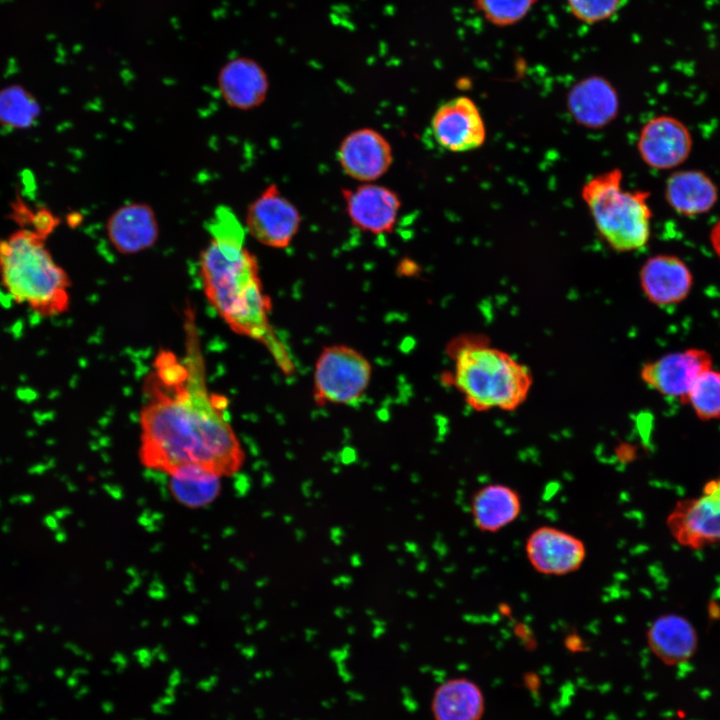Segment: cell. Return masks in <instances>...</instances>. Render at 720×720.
Returning <instances> with one entry per match:
<instances>
[{
  "instance_id": "6",
  "label": "cell",
  "mask_w": 720,
  "mask_h": 720,
  "mask_svg": "<svg viewBox=\"0 0 720 720\" xmlns=\"http://www.w3.org/2000/svg\"><path fill=\"white\" fill-rule=\"evenodd\" d=\"M371 376V364L361 352L347 345H330L315 362L314 400L319 405H352L365 395Z\"/></svg>"
},
{
  "instance_id": "27",
  "label": "cell",
  "mask_w": 720,
  "mask_h": 720,
  "mask_svg": "<svg viewBox=\"0 0 720 720\" xmlns=\"http://www.w3.org/2000/svg\"><path fill=\"white\" fill-rule=\"evenodd\" d=\"M569 14L577 21L595 25L613 18L625 0H564Z\"/></svg>"
},
{
  "instance_id": "5",
  "label": "cell",
  "mask_w": 720,
  "mask_h": 720,
  "mask_svg": "<svg viewBox=\"0 0 720 720\" xmlns=\"http://www.w3.org/2000/svg\"><path fill=\"white\" fill-rule=\"evenodd\" d=\"M621 182V171L613 169L591 178L581 194L601 237L612 249L630 252L647 244L652 213L649 192L623 190Z\"/></svg>"
},
{
  "instance_id": "18",
  "label": "cell",
  "mask_w": 720,
  "mask_h": 720,
  "mask_svg": "<svg viewBox=\"0 0 720 720\" xmlns=\"http://www.w3.org/2000/svg\"><path fill=\"white\" fill-rule=\"evenodd\" d=\"M217 85L225 103L238 110H250L262 104L269 88L264 69L248 57L226 62L218 73Z\"/></svg>"
},
{
  "instance_id": "17",
  "label": "cell",
  "mask_w": 720,
  "mask_h": 720,
  "mask_svg": "<svg viewBox=\"0 0 720 720\" xmlns=\"http://www.w3.org/2000/svg\"><path fill=\"white\" fill-rule=\"evenodd\" d=\"M646 640L653 655L667 666L689 662L699 644L698 632L692 622L675 613L655 618L647 629Z\"/></svg>"
},
{
  "instance_id": "26",
  "label": "cell",
  "mask_w": 720,
  "mask_h": 720,
  "mask_svg": "<svg viewBox=\"0 0 720 720\" xmlns=\"http://www.w3.org/2000/svg\"><path fill=\"white\" fill-rule=\"evenodd\" d=\"M538 0H474V7L490 25L507 28L522 22Z\"/></svg>"
},
{
  "instance_id": "2",
  "label": "cell",
  "mask_w": 720,
  "mask_h": 720,
  "mask_svg": "<svg viewBox=\"0 0 720 720\" xmlns=\"http://www.w3.org/2000/svg\"><path fill=\"white\" fill-rule=\"evenodd\" d=\"M207 230L209 241L199 259L206 297L233 331L265 345L286 370L290 362L269 323L271 302L257 261L245 246V227L231 208L219 206Z\"/></svg>"
},
{
  "instance_id": "8",
  "label": "cell",
  "mask_w": 720,
  "mask_h": 720,
  "mask_svg": "<svg viewBox=\"0 0 720 720\" xmlns=\"http://www.w3.org/2000/svg\"><path fill=\"white\" fill-rule=\"evenodd\" d=\"M713 367L712 356L700 348H689L665 354L643 365L640 377L663 396L683 403L696 380Z\"/></svg>"
},
{
  "instance_id": "25",
  "label": "cell",
  "mask_w": 720,
  "mask_h": 720,
  "mask_svg": "<svg viewBox=\"0 0 720 720\" xmlns=\"http://www.w3.org/2000/svg\"><path fill=\"white\" fill-rule=\"evenodd\" d=\"M704 421L720 419V371L710 368L695 382L685 400Z\"/></svg>"
},
{
  "instance_id": "10",
  "label": "cell",
  "mask_w": 720,
  "mask_h": 720,
  "mask_svg": "<svg viewBox=\"0 0 720 720\" xmlns=\"http://www.w3.org/2000/svg\"><path fill=\"white\" fill-rule=\"evenodd\" d=\"M300 225L297 209L275 185L268 186L247 208L245 230L263 245L287 247Z\"/></svg>"
},
{
  "instance_id": "16",
  "label": "cell",
  "mask_w": 720,
  "mask_h": 720,
  "mask_svg": "<svg viewBox=\"0 0 720 720\" xmlns=\"http://www.w3.org/2000/svg\"><path fill=\"white\" fill-rule=\"evenodd\" d=\"M567 106L577 123L586 128H603L617 115L619 100L615 87L606 78L591 75L577 81L567 95Z\"/></svg>"
},
{
  "instance_id": "19",
  "label": "cell",
  "mask_w": 720,
  "mask_h": 720,
  "mask_svg": "<svg viewBox=\"0 0 720 720\" xmlns=\"http://www.w3.org/2000/svg\"><path fill=\"white\" fill-rule=\"evenodd\" d=\"M349 217L354 225L372 233L392 229L400 202L391 190L379 185H363L346 194Z\"/></svg>"
},
{
  "instance_id": "9",
  "label": "cell",
  "mask_w": 720,
  "mask_h": 720,
  "mask_svg": "<svg viewBox=\"0 0 720 720\" xmlns=\"http://www.w3.org/2000/svg\"><path fill=\"white\" fill-rule=\"evenodd\" d=\"M525 554L531 567L547 576H564L582 567L585 543L574 534L554 526H540L526 539Z\"/></svg>"
},
{
  "instance_id": "14",
  "label": "cell",
  "mask_w": 720,
  "mask_h": 720,
  "mask_svg": "<svg viewBox=\"0 0 720 720\" xmlns=\"http://www.w3.org/2000/svg\"><path fill=\"white\" fill-rule=\"evenodd\" d=\"M639 279L644 295L657 306L682 302L693 286V275L686 263L668 254L648 258L641 267Z\"/></svg>"
},
{
  "instance_id": "13",
  "label": "cell",
  "mask_w": 720,
  "mask_h": 720,
  "mask_svg": "<svg viewBox=\"0 0 720 720\" xmlns=\"http://www.w3.org/2000/svg\"><path fill=\"white\" fill-rule=\"evenodd\" d=\"M105 231L113 248L124 255L151 248L160 233L153 208L144 202H129L115 209L106 221Z\"/></svg>"
},
{
  "instance_id": "4",
  "label": "cell",
  "mask_w": 720,
  "mask_h": 720,
  "mask_svg": "<svg viewBox=\"0 0 720 720\" xmlns=\"http://www.w3.org/2000/svg\"><path fill=\"white\" fill-rule=\"evenodd\" d=\"M453 384L476 411H513L532 386L529 369L510 354L477 338L461 337L449 347Z\"/></svg>"
},
{
  "instance_id": "12",
  "label": "cell",
  "mask_w": 720,
  "mask_h": 720,
  "mask_svg": "<svg viewBox=\"0 0 720 720\" xmlns=\"http://www.w3.org/2000/svg\"><path fill=\"white\" fill-rule=\"evenodd\" d=\"M692 135L679 119L661 115L649 120L641 129L637 147L643 162L656 170L678 167L689 157Z\"/></svg>"
},
{
  "instance_id": "24",
  "label": "cell",
  "mask_w": 720,
  "mask_h": 720,
  "mask_svg": "<svg viewBox=\"0 0 720 720\" xmlns=\"http://www.w3.org/2000/svg\"><path fill=\"white\" fill-rule=\"evenodd\" d=\"M40 105L24 87L11 85L0 89V126L10 130L30 128L38 120Z\"/></svg>"
},
{
  "instance_id": "21",
  "label": "cell",
  "mask_w": 720,
  "mask_h": 720,
  "mask_svg": "<svg viewBox=\"0 0 720 720\" xmlns=\"http://www.w3.org/2000/svg\"><path fill=\"white\" fill-rule=\"evenodd\" d=\"M665 198L678 214L696 216L714 207L718 200V189L704 172L681 170L667 179Z\"/></svg>"
},
{
  "instance_id": "7",
  "label": "cell",
  "mask_w": 720,
  "mask_h": 720,
  "mask_svg": "<svg viewBox=\"0 0 720 720\" xmlns=\"http://www.w3.org/2000/svg\"><path fill=\"white\" fill-rule=\"evenodd\" d=\"M666 527L684 548L720 546V475L707 481L697 496L679 500L666 518Z\"/></svg>"
},
{
  "instance_id": "15",
  "label": "cell",
  "mask_w": 720,
  "mask_h": 720,
  "mask_svg": "<svg viewBox=\"0 0 720 720\" xmlns=\"http://www.w3.org/2000/svg\"><path fill=\"white\" fill-rule=\"evenodd\" d=\"M392 159L389 142L370 128L352 132L338 149V160L344 172L360 181H372L382 176Z\"/></svg>"
},
{
  "instance_id": "22",
  "label": "cell",
  "mask_w": 720,
  "mask_h": 720,
  "mask_svg": "<svg viewBox=\"0 0 720 720\" xmlns=\"http://www.w3.org/2000/svg\"><path fill=\"white\" fill-rule=\"evenodd\" d=\"M431 707L435 720H481L485 701L477 684L456 678L437 688Z\"/></svg>"
},
{
  "instance_id": "3",
  "label": "cell",
  "mask_w": 720,
  "mask_h": 720,
  "mask_svg": "<svg viewBox=\"0 0 720 720\" xmlns=\"http://www.w3.org/2000/svg\"><path fill=\"white\" fill-rule=\"evenodd\" d=\"M47 238L24 225L0 238L1 287L42 318L59 316L70 306V277L48 249Z\"/></svg>"
},
{
  "instance_id": "1",
  "label": "cell",
  "mask_w": 720,
  "mask_h": 720,
  "mask_svg": "<svg viewBox=\"0 0 720 720\" xmlns=\"http://www.w3.org/2000/svg\"><path fill=\"white\" fill-rule=\"evenodd\" d=\"M185 354L161 351L144 383L141 463L169 474L197 466L225 477L244 462L240 441L216 396L208 391L193 308L184 311Z\"/></svg>"
},
{
  "instance_id": "11",
  "label": "cell",
  "mask_w": 720,
  "mask_h": 720,
  "mask_svg": "<svg viewBox=\"0 0 720 720\" xmlns=\"http://www.w3.org/2000/svg\"><path fill=\"white\" fill-rule=\"evenodd\" d=\"M435 141L451 152L479 148L485 141L486 129L479 109L466 96L452 98L435 111L431 119Z\"/></svg>"
},
{
  "instance_id": "23",
  "label": "cell",
  "mask_w": 720,
  "mask_h": 720,
  "mask_svg": "<svg viewBox=\"0 0 720 720\" xmlns=\"http://www.w3.org/2000/svg\"><path fill=\"white\" fill-rule=\"evenodd\" d=\"M168 488L177 503L202 508L213 503L220 493L222 476L210 470L186 466L169 474Z\"/></svg>"
},
{
  "instance_id": "28",
  "label": "cell",
  "mask_w": 720,
  "mask_h": 720,
  "mask_svg": "<svg viewBox=\"0 0 720 720\" xmlns=\"http://www.w3.org/2000/svg\"><path fill=\"white\" fill-rule=\"evenodd\" d=\"M710 242L716 255L720 258V219L710 231Z\"/></svg>"
},
{
  "instance_id": "20",
  "label": "cell",
  "mask_w": 720,
  "mask_h": 720,
  "mask_svg": "<svg viewBox=\"0 0 720 720\" xmlns=\"http://www.w3.org/2000/svg\"><path fill=\"white\" fill-rule=\"evenodd\" d=\"M521 496L514 488L487 484L477 489L471 499L473 524L482 532L496 533L513 523L521 514Z\"/></svg>"
}]
</instances>
